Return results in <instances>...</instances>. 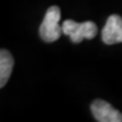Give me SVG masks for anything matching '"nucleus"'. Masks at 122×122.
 Wrapping results in <instances>:
<instances>
[{"mask_svg": "<svg viewBox=\"0 0 122 122\" xmlns=\"http://www.w3.org/2000/svg\"><path fill=\"white\" fill-rule=\"evenodd\" d=\"M61 18V11L60 8L56 5H52L47 9V11L44 16V20L39 29L40 37L45 42H52L59 40L62 32V25H59V21Z\"/></svg>", "mask_w": 122, "mask_h": 122, "instance_id": "1", "label": "nucleus"}, {"mask_svg": "<svg viewBox=\"0 0 122 122\" xmlns=\"http://www.w3.org/2000/svg\"><path fill=\"white\" fill-rule=\"evenodd\" d=\"M62 32L69 35L71 41L79 44L85 39H93L97 34V26L93 21L76 23L74 20H65L62 23Z\"/></svg>", "mask_w": 122, "mask_h": 122, "instance_id": "2", "label": "nucleus"}, {"mask_svg": "<svg viewBox=\"0 0 122 122\" xmlns=\"http://www.w3.org/2000/svg\"><path fill=\"white\" fill-rule=\"evenodd\" d=\"M91 111L98 122H122V113L103 100H95L91 105Z\"/></svg>", "mask_w": 122, "mask_h": 122, "instance_id": "3", "label": "nucleus"}, {"mask_svg": "<svg viewBox=\"0 0 122 122\" xmlns=\"http://www.w3.org/2000/svg\"><path fill=\"white\" fill-rule=\"evenodd\" d=\"M102 41L107 45L122 42V18L111 15L102 29Z\"/></svg>", "mask_w": 122, "mask_h": 122, "instance_id": "4", "label": "nucleus"}, {"mask_svg": "<svg viewBox=\"0 0 122 122\" xmlns=\"http://www.w3.org/2000/svg\"><path fill=\"white\" fill-rule=\"evenodd\" d=\"M14 67V59L8 50L0 51V87H4L8 82Z\"/></svg>", "mask_w": 122, "mask_h": 122, "instance_id": "5", "label": "nucleus"}]
</instances>
